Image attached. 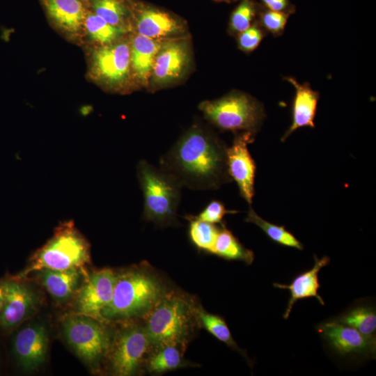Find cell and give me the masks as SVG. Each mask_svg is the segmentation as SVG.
Returning <instances> with one entry per match:
<instances>
[{
    "label": "cell",
    "instance_id": "37",
    "mask_svg": "<svg viewBox=\"0 0 376 376\" xmlns=\"http://www.w3.org/2000/svg\"><path fill=\"white\" fill-rule=\"evenodd\" d=\"M93 1V0H92Z\"/></svg>",
    "mask_w": 376,
    "mask_h": 376
},
{
    "label": "cell",
    "instance_id": "28",
    "mask_svg": "<svg viewBox=\"0 0 376 376\" xmlns=\"http://www.w3.org/2000/svg\"><path fill=\"white\" fill-rule=\"evenodd\" d=\"M185 218L189 221V237L193 244L200 250L212 252L219 228L214 224L196 219L191 215Z\"/></svg>",
    "mask_w": 376,
    "mask_h": 376
},
{
    "label": "cell",
    "instance_id": "14",
    "mask_svg": "<svg viewBox=\"0 0 376 376\" xmlns=\"http://www.w3.org/2000/svg\"><path fill=\"white\" fill-rule=\"evenodd\" d=\"M189 60L187 41L171 40L162 42L153 64L152 82L164 85L178 79L187 70Z\"/></svg>",
    "mask_w": 376,
    "mask_h": 376
},
{
    "label": "cell",
    "instance_id": "7",
    "mask_svg": "<svg viewBox=\"0 0 376 376\" xmlns=\"http://www.w3.org/2000/svg\"><path fill=\"white\" fill-rule=\"evenodd\" d=\"M152 311L145 328L150 344L158 347L182 345L190 327L189 306L179 297L161 299Z\"/></svg>",
    "mask_w": 376,
    "mask_h": 376
},
{
    "label": "cell",
    "instance_id": "20",
    "mask_svg": "<svg viewBox=\"0 0 376 376\" xmlns=\"http://www.w3.org/2000/svg\"><path fill=\"white\" fill-rule=\"evenodd\" d=\"M42 286L57 302L70 299L78 289L81 278L80 267L65 270L44 269L38 272Z\"/></svg>",
    "mask_w": 376,
    "mask_h": 376
},
{
    "label": "cell",
    "instance_id": "5",
    "mask_svg": "<svg viewBox=\"0 0 376 376\" xmlns=\"http://www.w3.org/2000/svg\"><path fill=\"white\" fill-rule=\"evenodd\" d=\"M205 118L221 130L250 132L258 131L265 118L263 104L251 95L232 91L213 100L199 104Z\"/></svg>",
    "mask_w": 376,
    "mask_h": 376
},
{
    "label": "cell",
    "instance_id": "9",
    "mask_svg": "<svg viewBox=\"0 0 376 376\" xmlns=\"http://www.w3.org/2000/svg\"><path fill=\"white\" fill-rule=\"evenodd\" d=\"M254 138L255 134L250 132L236 133L233 144L226 149L228 174L237 183L240 196L249 205L255 194L256 165L247 146L254 141Z\"/></svg>",
    "mask_w": 376,
    "mask_h": 376
},
{
    "label": "cell",
    "instance_id": "15",
    "mask_svg": "<svg viewBox=\"0 0 376 376\" xmlns=\"http://www.w3.org/2000/svg\"><path fill=\"white\" fill-rule=\"evenodd\" d=\"M283 79L293 86L295 94L292 102V123L281 137L283 142L298 128L315 127L314 118L320 98L319 92L314 91L308 82L300 84L292 77Z\"/></svg>",
    "mask_w": 376,
    "mask_h": 376
},
{
    "label": "cell",
    "instance_id": "35",
    "mask_svg": "<svg viewBox=\"0 0 376 376\" xmlns=\"http://www.w3.org/2000/svg\"><path fill=\"white\" fill-rule=\"evenodd\" d=\"M6 299V281H0V318L3 313Z\"/></svg>",
    "mask_w": 376,
    "mask_h": 376
},
{
    "label": "cell",
    "instance_id": "22",
    "mask_svg": "<svg viewBox=\"0 0 376 376\" xmlns=\"http://www.w3.org/2000/svg\"><path fill=\"white\" fill-rule=\"evenodd\" d=\"M211 253L226 260H240L248 265H251L254 259L253 252L245 248L223 224Z\"/></svg>",
    "mask_w": 376,
    "mask_h": 376
},
{
    "label": "cell",
    "instance_id": "34",
    "mask_svg": "<svg viewBox=\"0 0 376 376\" xmlns=\"http://www.w3.org/2000/svg\"><path fill=\"white\" fill-rule=\"evenodd\" d=\"M259 3L270 10L287 13L290 15L296 11L295 6L290 0H258Z\"/></svg>",
    "mask_w": 376,
    "mask_h": 376
},
{
    "label": "cell",
    "instance_id": "23",
    "mask_svg": "<svg viewBox=\"0 0 376 376\" xmlns=\"http://www.w3.org/2000/svg\"><path fill=\"white\" fill-rule=\"evenodd\" d=\"M332 320L351 327L365 335H375L376 330V312L375 307L370 305L354 306Z\"/></svg>",
    "mask_w": 376,
    "mask_h": 376
},
{
    "label": "cell",
    "instance_id": "10",
    "mask_svg": "<svg viewBox=\"0 0 376 376\" xmlns=\"http://www.w3.org/2000/svg\"><path fill=\"white\" fill-rule=\"evenodd\" d=\"M318 331L329 347L339 355L375 358V335L363 334L332 320L320 324Z\"/></svg>",
    "mask_w": 376,
    "mask_h": 376
},
{
    "label": "cell",
    "instance_id": "30",
    "mask_svg": "<svg viewBox=\"0 0 376 376\" xmlns=\"http://www.w3.org/2000/svg\"><path fill=\"white\" fill-rule=\"evenodd\" d=\"M93 13L107 23L122 27L127 12L120 0H93Z\"/></svg>",
    "mask_w": 376,
    "mask_h": 376
},
{
    "label": "cell",
    "instance_id": "1",
    "mask_svg": "<svg viewBox=\"0 0 376 376\" xmlns=\"http://www.w3.org/2000/svg\"><path fill=\"white\" fill-rule=\"evenodd\" d=\"M225 143L214 134L194 125L162 159V169L192 189H216L230 182Z\"/></svg>",
    "mask_w": 376,
    "mask_h": 376
},
{
    "label": "cell",
    "instance_id": "4",
    "mask_svg": "<svg viewBox=\"0 0 376 376\" xmlns=\"http://www.w3.org/2000/svg\"><path fill=\"white\" fill-rule=\"evenodd\" d=\"M89 244L73 223L61 224L54 235L33 256L19 277L44 269L65 270L81 267L89 261Z\"/></svg>",
    "mask_w": 376,
    "mask_h": 376
},
{
    "label": "cell",
    "instance_id": "26",
    "mask_svg": "<svg viewBox=\"0 0 376 376\" xmlns=\"http://www.w3.org/2000/svg\"><path fill=\"white\" fill-rule=\"evenodd\" d=\"M197 318L202 326L220 341L242 354L248 361L244 351L242 350L233 338L225 320L220 316L209 313L203 309L196 310Z\"/></svg>",
    "mask_w": 376,
    "mask_h": 376
},
{
    "label": "cell",
    "instance_id": "6",
    "mask_svg": "<svg viewBox=\"0 0 376 376\" xmlns=\"http://www.w3.org/2000/svg\"><path fill=\"white\" fill-rule=\"evenodd\" d=\"M65 340L75 354L87 365L96 366L111 346L107 329L100 320L73 313L62 322Z\"/></svg>",
    "mask_w": 376,
    "mask_h": 376
},
{
    "label": "cell",
    "instance_id": "32",
    "mask_svg": "<svg viewBox=\"0 0 376 376\" xmlns=\"http://www.w3.org/2000/svg\"><path fill=\"white\" fill-rule=\"evenodd\" d=\"M267 35L257 21L237 36L238 48L246 53H251L258 48Z\"/></svg>",
    "mask_w": 376,
    "mask_h": 376
},
{
    "label": "cell",
    "instance_id": "11",
    "mask_svg": "<svg viewBox=\"0 0 376 376\" xmlns=\"http://www.w3.org/2000/svg\"><path fill=\"white\" fill-rule=\"evenodd\" d=\"M116 274L103 269L91 274L81 286L76 299V313L103 320L102 313L110 304Z\"/></svg>",
    "mask_w": 376,
    "mask_h": 376
},
{
    "label": "cell",
    "instance_id": "21",
    "mask_svg": "<svg viewBox=\"0 0 376 376\" xmlns=\"http://www.w3.org/2000/svg\"><path fill=\"white\" fill-rule=\"evenodd\" d=\"M162 42L136 35L130 44V65L136 77L148 84L151 77L153 64Z\"/></svg>",
    "mask_w": 376,
    "mask_h": 376
},
{
    "label": "cell",
    "instance_id": "13",
    "mask_svg": "<svg viewBox=\"0 0 376 376\" xmlns=\"http://www.w3.org/2000/svg\"><path fill=\"white\" fill-rule=\"evenodd\" d=\"M130 68V46L126 42L106 45L93 53V72L108 84L117 85L126 81Z\"/></svg>",
    "mask_w": 376,
    "mask_h": 376
},
{
    "label": "cell",
    "instance_id": "2",
    "mask_svg": "<svg viewBox=\"0 0 376 376\" xmlns=\"http://www.w3.org/2000/svg\"><path fill=\"white\" fill-rule=\"evenodd\" d=\"M137 178L143 195L144 219L159 226L175 223L182 187L177 179L146 160L137 166Z\"/></svg>",
    "mask_w": 376,
    "mask_h": 376
},
{
    "label": "cell",
    "instance_id": "36",
    "mask_svg": "<svg viewBox=\"0 0 376 376\" xmlns=\"http://www.w3.org/2000/svg\"><path fill=\"white\" fill-rule=\"evenodd\" d=\"M215 1H226V2H229L230 0H215Z\"/></svg>",
    "mask_w": 376,
    "mask_h": 376
},
{
    "label": "cell",
    "instance_id": "17",
    "mask_svg": "<svg viewBox=\"0 0 376 376\" xmlns=\"http://www.w3.org/2000/svg\"><path fill=\"white\" fill-rule=\"evenodd\" d=\"M314 258L313 267L297 275L290 284H273L275 288L288 290L290 293L286 310L283 315L285 320L288 318L294 304L299 299L315 297L322 305H324L323 299L318 292L320 287L318 274L322 267L329 263L330 259L327 256L318 259L316 256H314Z\"/></svg>",
    "mask_w": 376,
    "mask_h": 376
},
{
    "label": "cell",
    "instance_id": "25",
    "mask_svg": "<svg viewBox=\"0 0 376 376\" xmlns=\"http://www.w3.org/2000/svg\"><path fill=\"white\" fill-rule=\"evenodd\" d=\"M84 27L93 41L103 45L117 40L124 31L123 27L107 23L93 12H88Z\"/></svg>",
    "mask_w": 376,
    "mask_h": 376
},
{
    "label": "cell",
    "instance_id": "24",
    "mask_svg": "<svg viewBox=\"0 0 376 376\" xmlns=\"http://www.w3.org/2000/svg\"><path fill=\"white\" fill-rule=\"evenodd\" d=\"M245 221L258 226L270 240L277 244L299 250L304 249L302 244L283 226H277L261 218L251 207H249Z\"/></svg>",
    "mask_w": 376,
    "mask_h": 376
},
{
    "label": "cell",
    "instance_id": "27",
    "mask_svg": "<svg viewBox=\"0 0 376 376\" xmlns=\"http://www.w3.org/2000/svg\"><path fill=\"white\" fill-rule=\"evenodd\" d=\"M177 346L169 345L159 347V350L148 360V370L153 373H162L182 367L185 362Z\"/></svg>",
    "mask_w": 376,
    "mask_h": 376
},
{
    "label": "cell",
    "instance_id": "29",
    "mask_svg": "<svg viewBox=\"0 0 376 376\" xmlns=\"http://www.w3.org/2000/svg\"><path fill=\"white\" fill-rule=\"evenodd\" d=\"M261 8L254 0H241L233 10L229 20V31L238 35L256 22Z\"/></svg>",
    "mask_w": 376,
    "mask_h": 376
},
{
    "label": "cell",
    "instance_id": "31",
    "mask_svg": "<svg viewBox=\"0 0 376 376\" xmlns=\"http://www.w3.org/2000/svg\"><path fill=\"white\" fill-rule=\"evenodd\" d=\"M290 16L289 13L270 10L261 6L256 21L267 33L278 37L283 33Z\"/></svg>",
    "mask_w": 376,
    "mask_h": 376
},
{
    "label": "cell",
    "instance_id": "18",
    "mask_svg": "<svg viewBox=\"0 0 376 376\" xmlns=\"http://www.w3.org/2000/svg\"><path fill=\"white\" fill-rule=\"evenodd\" d=\"M138 34L158 39L180 35L185 32L184 24L169 13L152 8L142 9L136 17Z\"/></svg>",
    "mask_w": 376,
    "mask_h": 376
},
{
    "label": "cell",
    "instance_id": "33",
    "mask_svg": "<svg viewBox=\"0 0 376 376\" xmlns=\"http://www.w3.org/2000/svg\"><path fill=\"white\" fill-rule=\"evenodd\" d=\"M237 212L236 210H227L221 202L214 200L210 202L198 215L191 217L200 221L215 224H221L226 214Z\"/></svg>",
    "mask_w": 376,
    "mask_h": 376
},
{
    "label": "cell",
    "instance_id": "12",
    "mask_svg": "<svg viewBox=\"0 0 376 376\" xmlns=\"http://www.w3.org/2000/svg\"><path fill=\"white\" fill-rule=\"evenodd\" d=\"M48 346L46 327L40 322H34L24 327L16 334L13 350L22 368L26 371H33L45 361Z\"/></svg>",
    "mask_w": 376,
    "mask_h": 376
},
{
    "label": "cell",
    "instance_id": "8",
    "mask_svg": "<svg viewBox=\"0 0 376 376\" xmlns=\"http://www.w3.org/2000/svg\"><path fill=\"white\" fill-rule=\"evenodd\" d=\"M150 345L145 329L129 326L117 334L112 344L111 368L118 376H130L138 370Z\"/></svg>",
    "mask_w": 376,
    "mask_h": 376
},
{
    "label": "cell",
    "instance_id": "19",
    "mask_svg": "<svg viewBox=\"0 0 376 376\" xmlns=\"http://www.w3.org/2000/svg\"><path fill=\"white\" fill-rule=\"evenodd\" d=\"M48 16L62 30L76 33L83 27L88 10L82 0H42Z\"/></svg>",
    "mask_w": 376,
    "mask_h": 376
},
{
    "label": "cell",
    "instance_id": "16",
    "mask_svg": "<svg viewBox=\"0 0 376 376\" xmlns=\"http://www.w3.org/2000/svg\"><path fill=\"white\" fill-rule=\"evenodd\" d=\"M37 302L36 295L29 287L17 281H6V299L0 324L4 328L17 325L33 311Z\"/></svg>",
    "mask_w": 376,
    "mask_h": 376
},
{
    "label": "cell",
    "instance_id": "3",
    "mask_svg": "<svg viewBox=\"0 0 376 376\" xmlns=\"http://www.w3.org/2000/svg\"><path fill=\"white\" fill-rule=\"evenodd\" d=\"M162 297L161 284L153 275L141 270L118 274L112 300L102 312V319H123L142 314L155 306Z\"/></svg>",
    "mask_w": 376,
    "mask_h": 376
}]
</instances>
